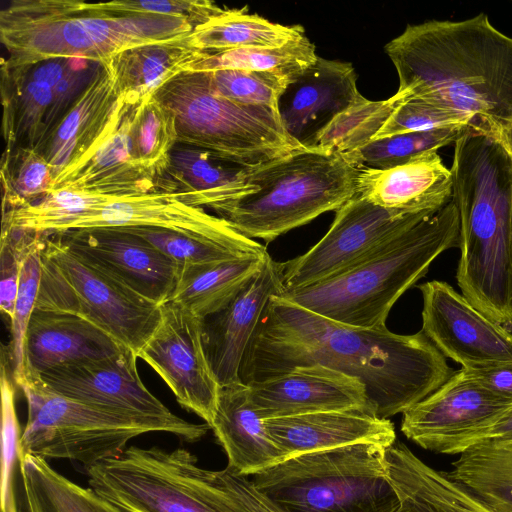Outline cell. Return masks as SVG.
Returning <instances> with one entry per match:
<instances>
[{"instance_id":"obj_1","label":"cell","mask_w":512,"mask_h":512,"mask_svg":"<svg viewBox=\"0 0 512 512\" xmlns=\"http://www.w3.org/2000/svg\"><path fill=\"white\" fill-rule=\"evenodd\" d=\"M313 364L359 379L383 419L405 412L455 372L421 330L353 327L271 296L243 355L240 381L249 385Z\"/></svg>"},{"instance_id":"obj_2","label":"cell","mask_w":512,"mask_h":512,"mask_svg":"<svg viewBox=\"0 0 512 512\" xmlns=\"http://www.w3.org/2000/svg\"><path fill=\"white\" fill-rule=\"evenodd\" d=\"M385 51L411 98L461 114L475 132L512 124V38L485 14L407 25Z\"/></svg>"},{"instance_id":"obj_3","label":"cell","mask_w":512,"mask_h":512,"mask_svg":"<svg viewBox=\"0 0 512 512\" xmlns=\"http://www.w3.org/2000/svg\"><path fill=\"white\" fill-rule=\"evenodd\" d=\"M459 215L461 294L495 322L512 317V160L501 150L476 148L451 165Z\"/></svg>"},{"instance_id":"obj_4","label":"cell","mask_w":512,"mask_h":512,"mask_svg":"<svg viewBox=\"0 0 512 512\" xmlns=\"http://www.w3.org/2000/svg\"><path fill=\"white\" fill-rule=\"evenodd\" d=\"M181 18L102 10L78 0H13L0 12L3 63L29 67L56 58L105 62L142 45L187 37Z\"/></svg>"},{"instance_id":"obj_5","label":"cell","mask_w":512,"mask_h":512,"mask_svg":"<svg viewBox=\"0 0 512 512\" xmlns=\"http://www.w3.org/2000/svg\"><path fill=\"white\" fill-rule=\"evenodd\" d=\"M458 244L459 215L451 200L341 274L280 295L345 325L383 327L404 292L426 275L440 254Z\"/></svg>"},{"instance_id":"obj_6","label":"cell","mask_w":512,"mask_h":512,"mask_svg":"<svg viewBox=\"0 0 512 512\" xmlns=\"http://www.w3.org/2000/svg\"><path fill=\"white\" fill-rule=\"evenodd\" d=\"M358 168L344 155L301 148L249 173L256 187L213 209L235 230L269 243L328 211H337L356 195Z\"/></svg>"},{"instance_id":"obj_7","label":"cell","mask_w":512,"mask_h":512,"mask_svg":"<svg viewBox=\"0 0 512 512\" xmlns=\"http://www.w3.org/2000/svg\"><path fill=\"white\" fill-rule=\"evenodd\" d=\"M19 388L28 407L22 453L46 460L70 459L87 468L120 456L128 441L141 434L167 432L195 442L211 429L176 415L134 416L88 405L52 391L39 377H27Z\"/></svg>"},{"instance_id":"obj_8","label":"cell","mask_w":512,"mask_h":512,"mask_svg":"<svg viewBox=\"0 0 512 512\" xmlns=\"http://www.w3.org/2000/svg\"><path fill=\"white\" fill-rule=\"evenodd\" d=\"M385 451L362 443L304 453L252 475L251 482L285 512H396Z\"/></svg>"},{"instance_id":"obj_9","label":"cell","mask_w":512,"mask_h":512,"mask_svg":"<svg viewBox=\"0 0 512 512\" xmlns=\"http://www.w3.org/2000/svg\"><path fill=\"white\" fill-rule=\"evenodd\" d=\"M88 484L123 512H250L222 470H207L184 448L130 446L86 468Z\"/></svg>"},{"instance_id":"obj_10","label":"cell","mask_w":512,"mask_h":512,"mask_svg":"<svg viewBox=\"0 0 512 512\" xmlns=\"http://www.w3.org/2000/svg\"><path fill=\"white\" fill-rule=\"evenodd\" d=\"M176 120L178 143L245 166H257L304 148L281 124L278 111L219 95L205 72L185 71L153 94Z\"/></svg>"},{"instance_id":"obj_11","label":"cell","mask_w":512,"mask_h":512,"mask_svg":"<svg viewBox=\"0 0 512 512\" xmlns=\"http://www.w3.org/2000/svg\"><path fill=\"white\" fill-rule=\"evenodd\" d=\"M37 310L86 319L137 357L161 319L158 305L44 234Z\"/></svg>"},{"instance_id":"obj_12","label":"cell","mask_w":512,"mask_h":512,"mask_svg":"<svg viewBox=\"0 0 512 512\" xmlns=\"http://www.w3.org/2000/svg\"><path fill=\"white\" fill-rule=\"evenodd\" d=\"M431 215L386 209L355 195L336 211L320 241L304 254L281 262L284 291L341 274Z\"/></svg>"},{"instance_id":"obj_13","label":"cell","mask_w":512,"mask_h":512,"mask_svg":"<svg viewBox=\"0 0 512 512\" xmlns=\"http://www.w3.org/2000/svg\"><path fill=\"white\" fill-rule=\"evenodd\" d=\"M138 358L163 379L183 408L211 426L221 386L206 355L202 319L176 302H165Z\"/></svg>"},{"instance_id":"obj_14","label":"cell","mask_w":512,"mask_h":512,"mask_svg":"<svg viewBox=\"0 0 512 512\" xmlns=\"http://www.w3.org/2000/svg\"><path fill=\"white\" fill-rule=\"evenodd\" d=\"M98 227L158 228L223 245L252 258L269 255L265 246L242 235L223 218L189 204L179 192L112 196L108 204L75 219L63 232Z\"/></svg>"},{"instance_id":"obj_15","label":"cell","mask_w":512,"mask_h":512,"mask_svg":"<svg viewBox=\"0 0 512 512\" xmlns=\"http://www.w3.org/2000/svg\"><path fill=\"white\" fill-rule=\"evenodd\" d=\"M423 300L421 331L463 368L512 361V331L479 311L450 284L417 285Z\"/></svg>"},{"instance_id":"obj_16","label":"cell","mask_w":512,"mask_h":512,"mask_svg":"<svg viewBox=\"0 0 512 512\" xmlns=\"http://www.w3.org/2000/svg\"><path fill=\"white\" fill-rule=\"evenodd\" d=\"M55 234L74 252L158 305L167 302L177 286L178 265L125 228L98 227Z\"/></svg>"},{"instance_id":"obj_17","label":"cell","mask_w":512,"mask_h":512,"mask_svg":"<svg viewBox=\"0 0 512 512\" xmlns=\"http://www.w3.org/2000/svg\"><path fill=\"white\" fill-rule=\"evenodd\" d=\"M129 350L54 367L40 376L52 391L102 409L134 416L173 417L143 384Z\"/></svg>"},{"instance_id":"obj_18","label":"cell","mask_w":512,"mask_h":512,"mask_svg":"<svg viewBox=\"0 0 512 512\" xmlns=\"http://www.w3.org/2000/svg\"><path fill=\"white\" fill-rule=\"evenodd\" d=\"M510 406L461 368L402 413L401 431L422 448L439 453L444 446L488 425Z\"/></svg>"},{"instance_id":"obj_19","label":"cell","mask_w":512,"mask_h":512,"mask_svg":"<svg viewBox=\"0 0 512 512\" xmlns=\"http://www.w3.org/2000/svg\"><path fill=\"white\" fill-rule=\"evenodd\" d=\"M248 386L252 404L263 420L334 410H372L359 379L320 364L297 366Z\"/></svg>"},{"instance_id":"obj_20","label":"cell","mask_w":512,"mask_h":512,"mask_svg":"<svg viewBox=\"0 0 512 512\" xmlns=\"http://www.w3.org/2000/svg\"><path fill=\"white\" fill-rule=\"evenodd\" d=\"M351 63L318 56L290 82L277 111L287 134L304 148H315L319 134L360 95Z\"/></svg>"},{"instance_id":"obj_21","label":"cell","mask_w":512,"mask_h":512,"mask_svg":"<svg viewBox=\"0 0 512 512\" xmlns=\"http://www.w3.org/2000/svg\"><path fill=\"white\" fill-rule=\"evenodd\" d=\"M122 106L108 64L102 62L40 151L51 166L53 181L97 152L115 130Z\"/></svg>"},{"instance_id":"obj_22","label":"cell","mask_w":512,"mask_h":512,"mask_svg":"<svg viewBox=\"0 0 512 512\" xmlns=\"http://www.w3.org/2000/svg\"><path fill=\"white\" fill-rule=\"evenodd\" d=\"M283 291L281 262L269 255L226 308L203 320L206 355L220 386L240 381L243 355L260 317L270 297Z\"/></svg>"},{"instance_id":"obj_23","label":"cell","mask_w":512,"mask_h":512,"mask_svg":"<svg viewBox=\"0 0 512 512\" xmlns=\"http://www.w3.org/2000/svg\"><path fill=\"white\" fill-rule=\"evenodd\" d=\"M264 423L287 458L362 443L387 448L396 441L393 423L365 408L271 418Z\"/></svg>"},{"instance_id":"obj_24","label":"cell","mask_w":512,"mask_h":512,"mask_svg":"<svg viewBox=\"0 0 512 512\" xmlns=\"http://www.w3.org/2000/svg\"><path fill=\"white\" fill-rule=\"evenodd\" d=\"M122 101L121 115L112 134L84 164L56 178L51 192L126 196L169 190L167 174L148 170L135 161L130 129L139 103Z\"/></svg>"},{"instance_id":"obj_25","label":"cell","mask_w":512,"mask_h":512,"mask_svg":"<svg viewBox=\"0 0 512 512\" xmlns=\"http://www.w3.org/2000/svg\"><path fill=\"white\" fill-rule=\"evenodd\" d=\"M356 196L406 213L434 214L453 197V179L438 151L388 168L357 167Z\"/></svg>"},{"instance_id":"obj_26","label":"cell","mask_w":512,"mask_h":512,"mask_svg":"<svg viewBox=\"0 0 512 512\" xmlns=\"http://www.w3.org/2000/svg\"><path fill=\"white\" fill-rule=\"evenodd\" d=\"M123 350L127 349L82 317L35 309L25 339L27 377H38L60 365L103 358Z\"/></svg>"},{"instance_id":"obj_27","label":"cell","mask_w":512,"mask_h":512,"mask_svg":"<svg viewBox=\"0 0 512 512\" xmlns=\"http://www.w3.org/2000/svg\"><path fill=\"white\" fill-rule=\"evenodd\" d=\"M210 427L227 455V468L238 475H254L287 458L255 410L249 386L241 381L220 387Z\"/></svg>"},{"instance_id":"obj_28","label":"cell","mask_w":512,"mask_h":512,"mask_svg":"<svg viewBox=\"0 0 512 512\" xmlns=\"http://www.w3.org/2000/svg\"><path fill=\"white\" fill-rule=\"evenodd\" d=\"M385 462L399 501L396 512H493L447 472L430 467L403 443L386 448Z\"/></svg>"},{"instance_id":"obj_29","label":"cell","mask_w":512,"mask_h":512,"mask_svg":"<svg viewBox=\"0 0 512 512\" xmlns=\"http://www.w3.org/2000/svg\"><path fill=\"white\" fill-rule=\"evenodd\" d=\"M253 167L219 158L200 148L188 147L172 150L167 176L173 183L174 192L182 193L186 202L213 210L256 189L248 183Z\"/></svg>"},{"instance_id":"obj_30","label":"cell","mask_w":512,"mask_h":512,"mask_svg":"<svg viewBox=\"0 0 512 512\" xmlns=\"http://www.w3.org/2000/svg\"><path fill=\"white\" fill-rule=\"evenodd\" d=\"M188 36L125 50L107 60L117 95L140 103L175 76L185 72L203 54Z\"/></svg>"},{"instance_id":"obj_31","label":"cell","mask_w":512,"mask_h":512,"mask_svg":"<svg viewBox=\"0 0 512 512\" xmlns=\"http://www.w3.org/2000/svg\"><path fill=\"white\" fill-rule=\"evenodd\" d=\"M1 71L6 149L26 147L37 151L44 138L53 90L31 79L25 68L2 63Z\"/></svg>"},{"instance_id":"obj_32","label":"cell","mask_w":512,"mask_h":512,"mask_svg":"<svg viewBox=\"0 0 512 512\" xmlns=\"http://www.w3.org/2000/svg\"><path fill=\"white\" fill-rule=\"evenodd\" d=\"M267 257L237 259L181 271L168 301L178 303L205 320L232 302Z\"/></svg>"},{"instance_id":"obj_33","label":"cell","mask_w":512,"mask_h":512,"mask_svg":"<svg viewBox=\"0 0 512 512\" xmlns=\"http://www.w3.org/2000/svg\"><path fill=\"white\" fill-rule=\"evenodd\" d=\"M305 36L303 26L282 25L257 14L247 7L224 9L218 16L197 26L188 36L192 47L203 52H219L242 48H277Z\"/></svg>"},{"instance_id":"obj_34","label":"cell","mask_w":512,"mask_h":512,"mask_svg":"<svg viewBox=\"0 0 512 512\" xmlns=\"http://www.w3.org/2000/svg\"><path fill=\"white\" fill-rule=\"evenodd\" d=\"M447 474L493 512H512V442L474 444Z\"/></svg>"},{"instance_id":"obj_35","label":"cell","mask_w":512,"mask_h":512,"mask_svg":"<svg viewBox=\"0 0 512 512\" xmlns=\"http://www.w3.org/2000/svg\"><path fill=\"white\" fill-rule=\"evenodd\" d=\"M6 347L1 350V512H33L21 450L16 387Z\"/></svg>"},{"instance_id":"obj_36","label":"cell","mask_w":512,"mask_h":512,"mask_svg":"<svg viewBox=\"0 0 512 512\" xmlns=\"http://www.w3.org/2000/svg\"><path fill=\"white\" fill-rule=\"evenodd\" d=\"M315 45L306 37L277 48H242L204 52L187 71L239 69L270 72L292 82L317 60Z\"/></svg>"},{"instance_id":"obj_37","label":"cell","mask_w":512,"mask_h":512,"mask_svg":"<svg viewBox=\"0 0 512 512\" xmlns=\"http://www.w3.org/2000/svg\"><path fill=\"white\" fill-rule=\"evenodd\" d=\"M33 512H123L92 488H83L38 456L23 455Z\"/></svg>"},{"instance_id":"obj_38","label":"cell","mask_w":512,"mask_h":512,"mask_svg":"<svg viewBox=\"0 0 512 512\" xmlns=\"http://www.w3.org/2000/svg\"><path fill=\"white\" fill-rule=\"evenodd\" d=\"M410 93L398 90L386 100L371 101L361 94L319 134L315 148L340 153L354 151L372 141L393 111Z\"/></svg>"},{"instance_id":"obj_39","label":"cell","mask_w":512,"mask_h":512,"mask_svg":"<svg viewBox=\"0 0 512 512\" xmlns=\"http://www.w3.org/2000/svg\"><path fill=\"white\" fill-rule=\"evenodd\" d=\"M130 132L135 161L148 170L166 175L170 153L178 143L173 113L151 95L138 104Z\"/></svg>"},{"instance_id":"obj_40","label":"cell","mask_w":512,"mask_h":512,"mask_svg":"<svg viewBox=\"0 0 512 512\" xmlns=\"http://www.w3.org/2000/svg\"><path fill=\"white\" fill-rule=\"evenodd\" d=\"M471 130L464 128L437 129L425 132H412L384 137L344 154L346 160L355 167L388 169L429 151L454 144Z\"/></svg>"},{"instance_id":"obj_41","label":"cell","mask_w":512,"mask_h":512,"mask_svg":"<svg viewBox=\"0 0 512 512\" xmlns=\"http://www.w3.org/2000/svg\"><path fill=\"white\" fill-rule=\"evenodd\" d=\"M44 234L36 233L21 265L19 287L11 322V341L6 347L12 377L19 387L26 379L25 339L29 322L36 308L41 279V253Z\"/></svg>"},{"instance_id":"obj_42","label":"cell","mask_w":512,"mask_h":512,"mask_svg":"<svg viewBox=\"0 0 512 512\" xmlns=\"http://www.w3.org/2000/svg\"><path fill=\"white\" fill-rule=\"evenodd\" d=\"M3 209L29 204L51 192L52 169L45 157L32 148L6 149L1 168Z\"/></svg>"},{"instance_id":"obj_43","label":"cell","mask_w":512,"mask_h":512,"mask_svg":"<svg viewBox=\"0 0 512 512\" xmlns=\"http://www.w3.org/2000/svg\"><path fill=\"white\" fill-rule=\"evenodd\" d=\"M145 239L174 261L179 271L213 265L225 261L252 258L235 249L158 228L120 227ZM260 259V258H259Z\"/></svg>"},{"instance_id":"obj_44","label":"cell","mask_w":512,"mask_h":512,"mask_svg":"<svg viewBox=\"0 0 512 512\" xmlns=\"http://www.w3.org/2000/svg\"><path fill=\"white\" fill-rule=\"evenodd\" d=\"M205 73L211 87L222 97L247 106L275 110L281 94L290 83L270 72L228 69Z\"/></svg>"},{"instance_id":"obj_45","label":"cell","mask_w":512,"mask_h":512,"mask_svg":"<svg viewBox=\"0 0 512 512\" xmlns=\"http://www.w3.org/2000/svg\"><path fill=\"white\" fill-rule=\"evenodd\" d=\"M464 128L472 130L461 114L410 96L393 111L373 140L412 132Z\"/></svg>"},{"instance_id":"obj_46","label":"cell","mask_w":512,"mask_h":512,"mask_svg":"<svg viewBox=\"0 0 512 512\" xmlns=\"http://www.w3.org/2000/svg\"><path fill=\"white\" fill-rule=\"evenodd\" d=\"M35 235V232L29 230L2 225L0 309L10 320L14 314L22 261Z\"/></svg>"},{"instance_id":"obj_47","label":"cell","mask_w":512,"mask_h":512,"mask_svg":"<svg viewBox=\"0 0 512 512\" xmlns=\"http://www.w3.org/2000/svg\"><path fill=\"white\" fill-rule=\"evenodd\" d=\"M97 7L118 13L150 14L181 18L195 28L221 14L224 9L208 0L112 1L96 3Z\"/></svg>"},{"instance_id":"obj_48","label":"cell","mask_w":512,"mask_h":512,"mask_svg":"<svg viewBox=\"0 0 512 512\" xmlns=\"http://www.w3.org/2000/svg\"><path fill=\"white\" fill-rule=\"evenodd\" d=\"M462 369L485 390L512 404V361Z\"/></svg>"},{"instance_id":"obj_49","label":"cell","mask_w":512,"mask_h":512,"mask_svg":"<svg viewBox=\"0 0 512 512\" xmlns=\"http://www.w3.org/2000/svg\"><path fill=\"white\" fill-rule=\"evenodd\" d=\"M485 441L512 442V406L483 428L444 446L439 453L460 454L468 447Z\"/></svg>"},{"instance_id":"obj_50","label":"cell","mask_w":512,"mask_h":512,"mask_svg":"<svg viewBox=\"0 0 512 512\" xmlns=\"http://www.w3.org/2000/svg\"><path fill=\"white\" fill-rule=\"evenodd\" d=\"M222 471L231 493L250 512H285L258 491L246 476L238 475L227 467Z\"/></svg>"},{"instance_id":"obj_51","label":"cell","mask_w":512,"mask_h":512,"mask_svg":"<svg viewBox=\"0 0 512 512\" xmlns=\"http://www.w3.org/2000/svg\"><path fill=\"white\" fill-rule=\"evenodd\" d=\"M495 136L501 142L512 159V124L500 129Z\"/></svg>"},{"instance_id":"obj_52","label":"cell","mask_w":512,"mask_h":512,"mask_svg":"<svg viewBox=\"0 0 512 512\" xmlns=\"http://www.w3.org/2000/svg\"><path fill=\"white\" fill-rule=\"evenodd\" d=\"M509 327L511 328V331H512V317H511V320H510V323H509Z\"/></svg>"}]
</instances>
